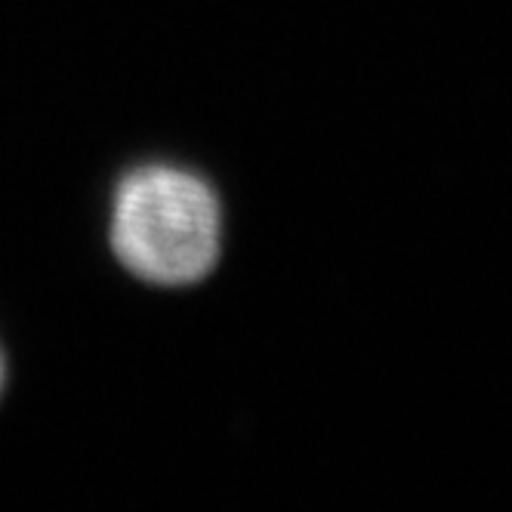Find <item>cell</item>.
Here are the masks:
<instances>
[{
  "instance_id": "1",
  "label": "cell",
  "mask_w": 512,
  "mask_h": 512,
  "mask_svg": "<svg viewBox=\"0 0 512 512\" xmlns=\"http://www.w3.org/2000/svg\"><path fill=\"white\" fill-rule=\"evenodd\" d=\"M219 201L198 173L149 164L115 192L112 250L136 278L161 287L201 281L219 260Z\"/></svg>"
},
{
  "instance_id": "2",
  "label": "cell",
  "mask_w": 512,
  "mask_h": 512,
  "mask_svg": "<svg viewBox=\"0 0 512 512\" xmlns=\"http://www.w3.org/2000/svg\"><path fill=\"white\" fill-rule=\"evenodd\" d=\"M4 383H7V368H4V352H0V392H4Z\"/></svg>"
}]
</instances>
